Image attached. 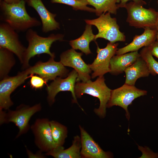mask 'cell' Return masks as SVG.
Wrapping results in <instances>:
<instances>
[{
  "instance_id": "cell-23",
  "label": "cell",
  "mask_w": 158,
  "mask_h": 158,
  "mask_svg": "<svg viewBox=\"0 0 158 158\" xmlns=\"http://www.w3.org/2000/svg\"><path fill=\"white\" fill-rule=\"evenodd\" d=\"M13 53L10 51L0 48V77L1 79L8 76L15 61Z\"/></svg>"
},
{
  "instance_id": "cell-4",
  "label": "cell",
  "mask_w": 158,
  "mask_h": 158,
  "mask_svg": "<svg viewBox=\"0 0 158 158\" xmlns=\"http://www.w3.org/2000/svg\"><path fill=\"white\" fill-rule=\"evenodd\" d=\"M42 109L40 103L30 107L24 104L18 106L16 110H8L6 112L0 111V124L12 122L17 126L19 132L16 138L26 133L30 127L29 122L32 116L36 113L40 111Z\"/></svg>"
},
{
  "instance_id": "cell-34",
  "label": "cell",
  "mask_w": 158,
  "mask_h": 158,
  "mask_svg": "<svg viewBox=\"0 0 158 158\" xmlns=\"http://www.w3.org/2000/svg\"></svg>"
},
{
  "instance_id": "cell-12",
  "label": "cell",
  "mask_w": 158,
  "mask_h": 158,
  "mask_svg": "<svg viewBox=\"0 0 158 158\" xmlns=\"http://www.w3.org/2000/svg\"><path fill=\"white\" fill-rule=\"evenodd\" d=\"M82 52H78L71 49L61 54L60 61L64 66L73 68L77 72L78 76L76 82H86L90 80V74L92 70L89 64L85 63L82 58Z\"/></svg>"
},
{
  "instance_id": "cell-13",
  "label": "cell",
  "mask_w": 158,
  "mask_h": 158,
  "mask_svg": "<svg viewBox=\"0 0 158 158\" xmlns=\"http://www.w3.org/2000/svg\"><path fill=\"white\" fill-rule=\"evenodd\" d=\"M17 32L7 23L1 22L0 24V48L12 52L22 64L26 48L20 41Z\"/></svg>"
},
{
  "instance_id": "cell-18",
  "label": "cell",
  "mask_w": 158,
  "mask_h": 158,
  "mask_svg": "<svg viewBox=\"0 0 158 158\" xmlns=\"http://www.w3.org/2000/svg\"><path fill=\"white\" fill-rule=\"evenodd\" d=\"M140 56L138 51L114 55L110 61V73L114 75L123 73L127 68L133 64Z\"/></svg>"
},
{
  "instance_id": "cell-15",
  "label": "cell",
  "mask_w": 158,
  "mask_h": 158,
  "mask_svg": "<svg viewBox=\"0 0 158 158\" xmlns=\"http://www.w3.org/2000/svg\"><path fill=\"white\" fill-rule=\"evenodd\" d=\"M81 149L80 154L82 158H110L113 157L112 153L104 151L80 125Z\"/></svg>"
},
{
  "instance_id": "cell-24",
  "label": "cell",
  "mask_w": 158,
  "mask_h": 158,
  "mask_svg": "<svg viewBox=\"0 0 158 158\" xmlns=\"http://www.w3.org/2000/svg\"><path fill=\"white\" fill-rule=\"evenodd\" d=\"M52 136L56 147L62 146L67 136L66 127L55 121H50Z\"/></svg>"
},
{
  "instance_id": "cell-26",
  "label": "cell",
  "mask_w": 158,
  "mask_h": 158,
  "mask_svg": "<svg viewBox=\"0 0 158 158\" xmlns=\"http://www.w3.org/2000/svg\"><path fill=\"white\" fill-rule=\"evenodd\" d=\"M52 3H60L71 6L75 10H81L95 12L94 8L87 6L88 3L86 0H51Z\"/></svg>"
},
{
  "instance_id": "cell-2",
  "label": "cell",
  "mask_w": 158,
  "mask_h": 158,
  "mask_svg": "<svg viewBox=\"0 0 158 158\" xmlns=\"http://www.w3.org/2000/svg\"><path fill=\"white\" fill-rule=\"evenodd\" d=\"M64 35L60 34H52L47 37L39 35L32 28L26 32V39L28 46L24 53L22 68L26 69L29 66V61L32 57L43 54L49 55L51 57H55V54L51 53L50 49L53 43L56 41H62Z\"/></svg>"
},
{
  "instance_id": "cell-29",
  "label": "cell",
  "mask_w": 158,
  "mask_h": 158,
  "mask_svg": "<svg viewBox=\"0 0 158 158\" xmlns=\"http://www.w3.org/2000/svg\"><path fill=\"white\" fill-rule=\"evenodd\" d=\"M129 0H132L134 2L143 6L146 4V2L143 0H120V3L117 4L118 8H124L127 2Z\"/></svg>"
},
{
  "instance_id": "cell-16",
  "label": "cell",
  "mask_w": 158,
  "mask_h": 158,
  "mask_svg": "<svg viewBox=\"0 0 158 158\" xmlns=\"http://www.w3.org/2000/svg\"><path fill=\"white\" fill-rule=\"evenodd\" d=\"M28 5L33 8L39 16L42 24V31L44 33L60 29L59 23L56 21V14L47 8L42 0H25Z\"/></svg>"
},
{
  "instance_id": "cell-5",
  "label": "cell",
  "mask_w": 158,
  "mask_h": 158,
  "mask_svg": "<svg viewBox=\"0 0 158 158\" xmlns=\"http://www.w3.org/2000/svg\"><path fill=\"white\" fill-rule=\"evenodd\" d=\"M124 8L127 10L126 22L130 26L137 28L156 29L158 12L154 9L145 8L133 1L126 3Z\"/></svg>"
},
{
  "instance_id": "cell-11",
  "label": "cell",
  "mask_w": 158,
  "mask_h": 158,
  "mask_svg": "<svg viewBox=\"0 0 158 158\" xmlns=\"http://www.w3.org/2000/svg\"><path fill=\"white\" fill-rule=\"evenodd\" d=\"M78 76V73L74 69L69 73L65 78L57 77L47 86L46 88L48 94L47 100L50 106L55 102V97L59 92L69 91L71 93L73 98L72 102L77 104L83 111L78 102L75 92V83Z\"/></svg>"
},
{
  "instance_id": "cell-21",
  "label": "cell",
  "mask_w": 158,
  "mask_h": 158,
  "mask_svg": "<svg viewBox=\"0 0 158 158\" xmlns=\"http://www.w3.org/2000/svg\"><path fill=\"white\" fill-rule=\"evenodd\" d=\"M95 35L92 32V25L87 24L85 30L78 38L69 42V44L74 49H79L86 55L91 54L89 48L90 42L95 40Z\"/></svg>"
},
{
  "instance_id": "cell-32",
  "label": "cell",
  "mask_w": 158,
  "mask_h": 158,
  "mask_svg": "<svg viewBox=\"0 0 158 158\" xmlns=\"http://www.w3.org/2000/svg\"><path fill=\"white\" fill-rule=\"evenodd\" d=\"M156 29L157 30V41L158 42V24H157V25Z\"/></svg>"
},
{
  "instance_id": "cell-9",
  "label": "cell",
  "mask_w": 158,
  "mask_h": 158,
  "mask_svg": "<svg viewBox=\"0 0 158 158\" xmlns=\"http://www.w3.org/2000/svg\"><path fill=\"white\" fill-rule=\"evenodd\" d=\"M30 128L34 135L35 143L40 150L47 153L56 147L48 118L36 119Z\"/></svg>"
},
{
  "instance_id": "cell-1",
  "label": "cell",
  "mask_w": 158,
  "mask_h": 158,
  "mask_svg": "<svg viewBox=\"0 0 158 158\" xmlns=\"http://www.w3.org/2000/svg\"><path fill=\"white\" fill-rule=\"evenodd\" d=\"M0 1V20L17 32H26L41 25L40 21L28 14L25 0L12 4H8L3 0Z\"/></svg>"
},
{
  "instance_id": "cell-3",
  "label": "cell",
  "mask_w": 158,
  "mask_h": 158,
  "mask_svg": "<svg viewBox=\"0 0 158 158\" xmlns=\"http://www.w3.org/2000/svg\"><path fill=\"white\" fill-rule=\"evenodd\" d=\"M103 76H99L94 81L90 80L86 82H77L75 92L77 98H80L85 94L98 98L100 102L98 108L94 109V112L101 118L106 115L107 103L110 99L111 90L106 85Z\"/></svg>"
},
{
  "instance_id": "cell-8",
  "label": "cell",
  "mask_w": 158,
  "mask_h": 158,
  "mask_svg": "<svg viewBox=\"0 0 158 158\" xmlns=\"http://www.w3.org/2000/svg\"><path fill=\"white\" fill-rule=\"evenodd\" d=\"M55 57H51L47 61H38L33 66H29L25 70L29 75L35 74L42 78L47 83L54 80L57 77H67L68 70L60 62L54 61Z\"/></svg>"
},
{
  "instance_id": "cell-14",
  "label": "cell",
  "mask_w": 158,
  "mask_h": 158,
  "mask_svg": "<svg viewBox=\"0 0 158 158\" xmlns=\"http://www.w3.org/2000/svg\"><path fill=\"white\" fill-rule=\"evenodd\" d=\"M96 52L97 55L93 63L89 64L93 73L91 77L94 78L97 76H103L110 71V63L111 58L116 54L118 49V43L108 42L106 47L100 48L97 44Z\"/></svg>"
},
{
  "instance_id": "cell-30",
  "label": "cell",
  "mask_w": 158,
  "mask_h": 158,
  "mask_svg": "<svg viewBox=\"0 0 158 158\" xmlns=\"http://www.w3.org/2000/svg\"><path fill=\"white\" fill-rule=\"evenodd\" d=\"M27 153L28 157L29 158H45V156H44L42 154V152L40 150L35 154H34L30 150H27Z\"/></svg>"
},
{
  "instance_id": "cell-7",
  "label": "cell",
  "mask_w": 158,
  "mask_h": 158,
  "mask_svg": "<svg viewBox=\"0 0 158 158\" xmlns=\"http://www.w3.org/2000/svg\"><path fill=\"white\" fill-rule=\"evenodd\" d=\"M147 91L139 89L135 86L124 84L119 88L111 90L110 99L107 107L114 106H119L126 111V118L129 120L130 114L128 108L135 99L147 95Z\"/></svg>"
},
{
  "instance_id": "cell-20",
  "label": "cell",
  "mask_w": 158,
  "mask_h": 158,
  "mask_svg": "<svg viewBox=\"0 0 158 158\" xmlns=\"http://www.w3.org/2000/svg\"><path fill=\"white\" fill-rule=\"evenodd\" d=\"M81 149L80 137L77 135L74 137L72 145L69 147L64 149L63 146L57 147L45 155L55 158H80Z\"/></svg>"
},
{
  "instance_id": "cell-33",
  "label": "cell",
  "mask_w": 158,
  "mask_h": 158,
  "mask_svg": "<svg viewBox=\"0 0 158 158\" xmlns=\"http://www.w3.org/2000/svg\"><path fill=\"white\" fill-rule=\"evenodd\" d=\"M158 24V17H157V24Z\"/></svg>"
},
{
  "instance_id": "cell-6",
  "label": "cell",
  "mask_w": 158,
  "mask_h": 158,
  "mask_svg": "<svg viewBox=\"0 0 158 158\" xmlns=\"http://www.w3.org/2000/svg\"><path fill=\"white\" fill-rule=\"evenodd\" d=\"M85 21L87 24L95 25L97 28L98 32L95 35V40L102 38L112 43L125 41L126 36L120 31L116 19L112 18L109 13H103L97 18L86 19Z\"/></svg>"
},
{
  "instance_id": "cell-10",
  "label": "cell",
  "mask_w": 158,
  "mask_h": 158,
  "mask_svg": "<svg viewBox=\"0 0 158 158\" xmlns=\"http://www.w3.org/2000/svg\"><path fill=\"white\" fill-rule=\"evenodd\" d=\"M31 75L24 70L13 76H8L1 79L0 82V111L9 109L13 105L11 95L18 87L23 84Z\"/></svg>"
},
{
  "instance_id": "cell-25",
  "label": "cell",
  "mask_w": 158,
  "mask_h": 158,
  "mask_svg": "<svg viewBox=\"0 0 158 158\" xmlns=\"http://www.w3.org/2000/svg\"><path fill=\"white\" fill-rule=\"evenodd\" d=\"M140 54L146 62L150 74L153 75H158V62L153 57L148 47H144L140 52Z\"/></svg>"
},
{
  "instance_id": "cell-31",
  "label": "cell",
  "mask_w": 158,
  "mask_h": 158,
  "mask_svg": "<svg viewBox=\"0 0 158 158\" xmlns=\"http://www.w3.org/2000/svg\"><path fill=\"white\" fill-rule=\"evenodd\" d=\"M5 2L9 4H12L18 3L21 0H3Z\"/></svg>"
},
{
  "instance_id": "cell-17",
  "label": "cell",
  "mask_w": 158,
  "mask_h": 158,
  "mask_svg": "<svg viewBox=\"0 0 158 158\" xmlns=\"http://www.w3.org/2000/svg\"><path fill=\"white\" fill-rule=\"evenodd\" d=\"M144 32L140 35H136L132 41L126 46L118 49L116 55H121L129 52L137 51L141 47L150 45L157 39L156 29L149 28H144Z\"/></svg>"
},
{
  "instance_id": "cell-27",
  "label": "cell",
  "mask_w": 158,
  "mask_h": 158,
  "mask_svg": "<svg viewBox=\"0 0 158 158\" xmlns=\"http://www.w3.org/2000/svg\"><path fill=\"white\" fill-rule=\"evenodd\" d=\"M30 83L32 88L35 89L42 88L47 83L42 77L37 75H31Z\"/></svg>"
},
{
  "instance_id": "cell-22",
  "label": "cell",
  "mask_w": 158,
  "mask_h": 158,
  "mask_svg": "<svg viewBox=\"0 0 158 158\" xmlns=\"http://www.w3.org/2000/svg\"><path fill=\"white\" fill-rule=\"evenodd\" d=\"M89 5L93 6L95 9L96 15L100 16L106 12L116 14L119 8L116 4L120 0H86Z\"/></svg>"
},
{
  "instance_id": "cell-19",
  "label": "cell",
  "mask_w": 158,
  "mask_h": 158,
  "mask_svg": "<svg viewBox=\"0 0 158 158\" xmlns=\"http://www.w3.org/2000/svg\"><path fill=\"white\" fill-rule=\"evenodd\" d=\"M124 71L126 75L125 83L133 86H135L138 79L148 77L150 74L146 62L140 56Z\"/></svg>"
},
{
  "instance_id": "cell-28",
  "label": "cell",
  "mask_w": 158,
  "mask_h": 158,
  "mask_svg": "<svg viewBox=\"0 0 158 158\" xmlns=\"http://www.w3.org/2000/svg\"><path fill=\"white\" fill-rule=\"evenodd\" d=\"M147 47L152 55L158 59V42L155 41Z\"/></svg>"
}]
</instances>
